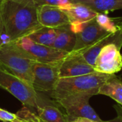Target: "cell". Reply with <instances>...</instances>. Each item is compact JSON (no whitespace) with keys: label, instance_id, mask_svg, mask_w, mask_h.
I'll use <instances>...</instances> for the list:
<instances>
[{"label":"cell","instance_id":"obj_1","mask_svg":"<svg viewBox=\"0 0 122 122\" xmlns=\"http://www.w3.org/2000/svg\"><path fill=\"white\" fill-rule=\"evenodd\" d=\"M0 14L3 34L8 42L15 41L42 26L38 20L37 6L34 0H4Z\"/></svg>","mask_w":122,"mask_h":122},{"label":"cell","instance_id":"obj_2","mask_svg":"<svg viewBox=\"0 0 122 122\" xmlns=\"http://www.w3.org/2000/svg\"><path fill=\"white\" fill-rule=\"evenodd\" d=\"M114 76L95 71L78 76L60 78L49 95L54 101L75 94H89L93 97L98 94L99 89L104 83Z\"/></svg>","mask_w":122,"mask_h":122},{"label":"cell","instance_id":"obj_3","mask_svg":"<svg viewBox=\"0 0 122 122\" xmlns=\"http://www.w3.org/2000/svg\"><path fill=\"white\" fill-rule=\"evenodd\" d=\"M34 61L22 56L13 42L0 44V68L21 79L32 86Z\"/></svg>","mask_w":122,"mask_h":122},{"label":"cell","instance_id":"obj_4","mask_svg":"<svg viewBox=\"0 0 122 122\" xmlns=\"http://www.w3.org/2000/svg\"><path fill=\"white\" fill-rule=\"evenodd\" d=\"M0 88L9 92L26 107L36 109L46 102L37 92L17 76L0 68Z\"/></svg>","mask_w":122,"mask_h":122},{"label":"cell","instance_id":"obj_5","mask_svg":"<svg viewBox=\"0 0 122 122\" xmlns=\"http://www.w3.org/2000/svg\"><path fill=\"white\" fill-rule=\"evenodd\" d=\"M13 42L16 49L24 57L36 62L53 63L62 60L69 53L34 42L27 36Z\"/></svg>","mask_w":122,"mask_h":122},{"label":"cell","instance_id":"obj_6","mask_svg":"<svg viewBox=\"0 0 122 122\" xmlns=\"http://www.w3.org/2000/svg\"><path fill=\"white\" fill-rule=\"evenodd\" d=\"M92 97L89 94H75L54 102L65 110L69 122L78 118H87L96 122H102V120L89 103Z\"/></svg>","mask_w":122,"mask_h":122},{"label":"cell","instance_id":"obj_7","mask_svg":"<svg viewBox=\"0 0 122 122\" xmlns=\"http://www.w3.org/2000/svg\"><path fill=\"white\" fill-rule=\"evenodd\" d=\"M61 61L53 63L34 62L32 65V87L36 92L49 93L55 89L60 79Z\"/></svg>","mask_w":122,"mask_h":122},{"label":"cell","instance_id":"obj_8","mask_svg":"<svg viewBox=\"0 0 122 122\" xmlns=\"http://www.w3.org/2000/svg\"><path fill=\"white\" fill-rule=\"evenodd\" d=\"M121 46L115 43L106 44L101 49L94 66L97 72L115 74L122 69Z\"/></svg>","mask_w":122,"mask_h":122},{"label":"cell","instance_id":"obj_9","mask_svg":"<svg viewBox=\"0 0 122 122\" xmlns=\"http://www.w3.org/2000/svg\"><path fill=\"white\" fill-rule=\"evenodd\" d=\"M95 69L89 64L82 55L78 52H71L60 63V78L74 77L95 72Z\"/></svg>","mask_w":122,"mask_h":122},{"label":"cell","instance_id":"obj_10","mask_svg":"<svg viewBox=\"0 0 122 122\" xmlns=\"http://www.w3.org/2000/svg\"><path fill=\"white\" fill-rule=\"evenodd\" d=\"M67 16L71 28L76 34L86 23L96 19L97 12L79 3H69L59 7Z\"/></svg>","mask_w":122,"mask_h":122},{"label":"cell","instance_id":"obj_11","mask_svg":"<svg viewBox=\"0 0 122 122\" xmlns=\"http://www.w3.org/2000/svg\"><path fill=\"white\" fill-rule=\"evenodd\" d=\"M109 33L110 32L107 31L97 24L96 19L86 23L76 33V44L72 52H80L87 49Z\"/></svg>","mask_w":122,"mask_h":122},{"label":"cell","instance_id":"obj_12","mask_svg":"<svg viewBox=\"0 0 122 122\" xmlns=\"http://www.w3.org/2000/svg\"><path fill=\"white\" fill-rule=\"evenodd\" d=\"M37 16L40 24L45 27L58 28L69 24L66 14L59 7L55 6H37Z\"/></svg>","mask_w":122,"mask_h":122},{"label":"cell","instance_id":"obj_13","mask_svg":"<svg viewBox=\"0 0 122 122\" xmlns=\"http://www.w3.org/2000/svg\"><path fill=\"white\" fill-rule=\"evenodd\" d=\"M56 29V36L52 47L69 54L72 52L76 44V36L72 31L70 24Z\"/></svg>","mask_w":122,"mask_h":122},{"label":"cell","instance_id":"obj_14","mask_svg":"<svg viewBox=\"0 0 122 122\" xmlns=\"http://www.w3.org/2000/svg\"><path fill=\"white\" fill-rule=\"evenodd\" d=\"M58 104L54 103L45 104L39 107L36 110V115L46 122H69L67 117L59 109Z\"/></svg>","mask_w":122,"mask_h":122},{"label":"cell","instance_id":"obj_15","mask_svg":"<svg viewBox=\"0 0 122 122\" xmlns=\"http://www.w3.org/2000/svg\"><path fill=\"white\" fill-rule=\"evenodd\" d=\"M71 3L82 4L97 13H107L122 9V0H70Z\"/></svg>","mask_w":122,"mask_h":122},{"label":"cell","instance_id":"obj_16","mask_svg":"<svg viewBox=\"0 0 122 122\" xmlns=\"http://www.w3.org/2000/svg\"><path fill=\"white\" fill-rule=\"evenodd\" d=\"M98 94L112 98L122 107V81L115 75L100 86Z\"/></svg>","mask_w":122,"mask_h":122},{"label":"cell","instance_id":"obj_17","mask_svg":"<svg viewBox=\"0 0 122 122\" xmlns=\"http://www.w3.org/2000/svg\"><path fill=\"white\" fill-rule=\"evenodd\" d=\"M56 36V29L41 26L27 36L31 41L37 44L51 46L54 42Z\"/></svg>","mask_w":122,"mask_h":122},{"label":"cell","instance_id":"obj_18","mask_svg":"<svg viewBox=\"0 0 122 122\" xmlns=\"http://www.w3.org/2000/svg\"><path fill=\"white\" fill-rule=\"evenodd\" d=\"M96 21L104 29L110 33H117L121 29L119 19H112L104 13H98L96 16Z\"/></svg>","mask_w":122,"mask_h":122},{"label":"cell","instance_id":"obj_19","mask_svg":"<svg viewBox=\"0 0 122 122\" xmlns=\"http://www.w3.org/2000/svg\"><path fill=\"white\" fill-rule=\"evenodd\" d=\"M16 117L22 120L24 122H46L40 119L36 113L33 112L26 107L21 109L16 114Z\"/></svg>","mask_w":122,"mask_h":122},{"label":"cell","instance_id":"obj_20","mask_svg":"<svg viewBox=\"0 0 122 122\" xmlns=\"http://www.w3.org/2000/svg\"><path fill=\"white\" fill-rule=\"evenodd\" d=\"M37 6L41 5H50L55 6H62L64 5L68 4L70 2V0H34Z\"/></svg>","mask_w":122,"mask_h":122},{"label":"cell","instance_id":"obj_21","mask_svg":"<svg viewBox=\"0 0 122 122\" xmlns=\"http://www.w3.org/2000/svg\"><path fill=\"white\" fill-rule=\"evenodd\" d=\"M16 118V114H12L6 110L0 108V121L1 122H12Z\"/></svg>","mask_w":122,"mask_h":122},{"label":"cell","instance_id":"obj_22","mask_svg":"<svg viewBox=\"0 0 122 122\" xmlns=\"http://www.w3.org/2000/svg\"><path fill=\"white\" fill-rule=\"evenodd\" d=\"M114 108L116 109V111H117V115H118V116H121V117H122V106H119V105H114Z\"/></svg>","mask_w":122,"mask_h":122},{"label":"cell","instance_id":"obj_23","mask_svg":"<svg viewBox=\"0 0 122 122\" xmlns=\"http://www.w3.org/2000/svg\"><path fill=\"white\" fill-rule=\"evenodd\" d=\"M102 122H122V117L117 115V117H116L114 119H112L109 121H103L102 120Z\"/></svg>","mask_w":122,"mask_h":122},{"label":"cell","instance_id":"obj_24","mask_svg":"<svg viewBox=\"0 0 122 122\" xmlns=\"http://www.w3.org/2000/svg\"><path fill=\"white\" fill-rule=\"evenodd\" d=\"M78 122H96L92 119H87V118H78L77 119H76Z\"/></svg>","mask_w":122,"mask_h":122},{"label":"cell","instance_id":"obj_25","mask_svg":"<svg viewBox=\"0 0 122 122\" xmlns=\"http://www.w3.org/2000/svg\"><path fill=\"white\" fill-rule=\"evenodd\" d=\"M3 34V23H2V19H1V16L0 14V40Z\"/></svg>","mask_w":122,"mask_h":122},{"label":"cell","instance_id":"obj_26","mask_svg":"<svg viewBox=\"0 0 122 122\" xmlns=\"http://www.w3.org/2000/svg\"><path fill=\"white\" fill-rule=\"evenodd\" d=\"M12 122H24L22 120H21L20 119H19L18 117H16L14 120H13Z\"/></svg>","mask_w":122,"mask_h":122},{"label":"cell","instance_id":"obj_27","mask_svg":"<svg viewBox=\"0 0 122 122\" xmlns=\"http://www.w3.org/2000/svg\"><path fill=\"white\" fill-rule=\"evenodd\" d=\"M4 1V0H0V8H1V5H2Z\"/></svg>","mask_w":122,"mask_h":122},{"label":"cell","instance_id":"obj_28","mask_svg":"<svg viewBox=\"0 0 122 122\" xmlns=\"http://www.w3.org/2000/svg\"><path fill=\"white\" fill-rule=\"evenodd\" d=\"M120 27H121V29H120V30H121V31L122 32V21L121 22V24H120Z\"/></svg>","mask_w":122,"mask_h":122},{"label":"cell","instance_id":"obj_29","mask_svg":"<svg viewBox=\"0 0 122 122\" xmlns=\"http://www.w3.org/2000/svg\"><path fill=\"white\" fill-rule=\"evenodd\" d=\"M78 122L76 120H74V121H72V122Z\"/></svg>","mask_w":122,"mask_h":122},{"label":"cell","instance_id":"obj_30","mask_svg":"<svg viewBox=\"0 0 122 122\" xmlns=\"http://www.w3.org/2000/svg\"><path fill=\"white\" fill-rule=\"evenodd\" d=\"M11 1H21V0H11Z\"/></svg>","mask_w":122,"mask_h":122},{"label":"cell","instance_id":"obj_31","mask_svg":"<svg viewBox=\"0 0 122 122\" xmlns=\"http://www.w3.org/2000/svg\"></svg>","mask_w":122,"mask_h":122}]
</instances>
